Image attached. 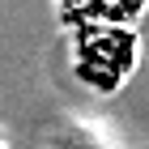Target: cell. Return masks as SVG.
<instances>
[{"instance_id": "cell-1", "label": "cell", "mask_w": 149, "mask_h": 149, "mask_svg": "<svg viewBox=\"0 0 149 149\" xmlns=\"http://www.w3.org/2000/svg\"><path fill=\"white\" fill-rule=\"evenodd\" d=\"M141 30H119V26L98 22H72L68 26V72L85 94L94 98H115L132 85L141 72Z\"/></svg>"}, {"instance_id": "cell-2", "label": "cell", "mask_w": 149, "mask_h": 149, "mask_svg": "<svg viewBox=\"0 0 149 149\" xmlns=\"http://www.w3.org/2000/svg\"><path fill=\"white\" fill-rule=\"evenodd\" d=\"M145 17H149V0H85V9L72 22H98V26H119V30H141Z\"/></svg>"}, {"instance_id": "cell-3", "label": "cell", "mask_w": 149, "mask_h": 149, "mask_svg": "<svg viewBox=\"0 0 149 149\" xmlns=\"http://www.w3.org/2000/svg\"><path fill=\"white\" fill-rule=\"evenodd\" d=\"M51 9L60 13V22H72V17L85 9V0H51Z\"/></svg>"}, {"instance_id": "cell-4", "label": "cell", "mask_w": 149, "mask_h": 149, "mask_svg": "<svg viewBox=\"0 0 149 149\" xmlns=\"http://www.w3.org/2000/svg\"><path fill=\"white\" fill-rule=\"evenodd\" d=\"M0 149H4V141H0Z\"/></svg>"}]
</instances>
